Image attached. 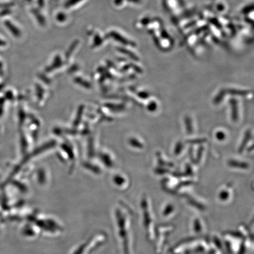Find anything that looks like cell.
I'll use <instances>...</instances> for the list:
<instances>
[{
  "label": "cell",
  "mask_w": 254,
  "mask_h": 254,
  "mask_svg": "<svg viewBox=\"0 0 254 254\" xmlns=\"http://www.w3.org/2000/svg\"><path fill=\"white\" fill-rule=\"evenodd\" d=\"M147 108L149 111H151V112H153V111L157 110V103L154 102V101H152V102L149 103Z\"/></svg>",
  "instance_id": "8"
},
{
  "label": "cell",
  "mask_w": 254,
  "mask_h": 254,
  "mask_svg": "<svg viewBox=\"0 0 254 254\" xmlns=\"http://www.w3.org/2000/svg\"><path fill=\"white\" fill-rule=\"evenodd\" d=\"M225 94H226V91L225 90H221L220 93L218 94L217 96L215 98L214 103L216 104H218L221 102V101L223 100L224 97L225 96Z\"/></svg>",
  "instance_id": "6"
},
{
  "label": "cell",
  "mask_w": 254,
  "mask_h": 254,
  "mask_svg": "<svg viewBox=\"0 0 254 254\" xmlns=\"http://www.w3.org/2000/svg\"><path fill=\"white\" fill-rule=\"evenodd\" d=\"M206 141L205 138H199L195 139H190V140L187 141L190 144H200V143L205 142Z\"/></svg>",
  "instance_id": "9"
},
{
  "label": "cell",
  "mask_w": 254,
  "mask_h": 254,
  "mask_svg": "<svg viewBox=\"0 0 254 254\" xmlns=\"http://www.w3.org/2000/svg\"><path fill=\"white\" fill-rule=\"evenodd\" d=\"M185 121L187 133L189 134H191L193 131L191 120H190L189 117H186Z\"/></svg>",
  "instance_id": "5"
},
{
  "label": "cell",
  "mask_w": 254,
  "mask_h": 254,
  "mask_svg": "<svg viewBox=\"0 0 254 254\" xmlns=\"http://www.w3.org/2000/svg\"><path fill=\"white\" fill-rule=\"evenodd\" d=\"M203 150H204V148H199V151H198V155H197V161H200V159H201V155H202V152H203Z\"/></svg>",
  "instance_id": "11"
},
{
  "label": "cell",
  "mask_w": 254,
  "mask_h": 254,
  "mask_svg": "<svg viewBox=\"0 0 254 254\" xmlns=\"http://www.w3.org/2000/svg\"><path fill=\"white\" fill-rule=\"evenodd\" d=\"M216 138L220 141L224 140L225 138V133L222 131H218L217 134H216Z\"/></svg>",
  "instance_id": "10"
},
{
  "label": "cell",
  "mask_w": 254,
  "mask_h": 254,
  "mask_svg": "<svg viewBox=\"0 0 254 254\" xmlns=\"http://www.w3.org/2000/svg\"><path fill=\"white\" fill-rule=\"evenodd\" d=\"M228 165L232 167L247 168L249 167V164L245 162H240L238 161L230 160L228 162Z\"/></svg>",
  "instance_id": "3"
},
{
  "label": "cell",
  "mask_w": 254,
  "mask_h": 254,
  "mask_svg": "<svg viewBox=\"0 0 254 254\" xmlns=\"http://www.w3.org/2000/svg\"><path fill=\"white\" fill-rule=\"evenodd\" d=\"M251 136H252V132H251V130H248L246 133L245 136H244L242 144H241L239 148V153H242L243 152L244 148H245L246 147L247 143L249 142V141L251 138Z\"/></svg>",
  "instance_id": "2"
},
{
  "label": "cell",
  "mask_w": 254,
  "mask_h": 254,
  "mask_svg": "<svg viewBox=\"0 0 254 254\" xmlns=\"http://www.w3.org/2000/svg\"><path fill=\"white\" fill-rule=\"evenodd\" d=\"M183 148V145L182 143L181 142H178L176 148H175V154H176V155L180 154L181 152L182 151Z\"/></svg>",
  "instance_id": "7"
},
{
  "label": "cell",
  "mask_w": 254,
  "mask_h": 254,
  "mask_svg": "<svg viewBox=\"0 0 254 254\" xmlns=\"http://www.w3.org/2000/svg\"><path fill=\"white\" fill-rule=\"evenodd\" d=\"M150 96V94H149L147 92H145V93H141V97L144 98H147Z\"/></svg>",
  "instance_id": "12"
},
{
  "label": "cell",
  "mask_w": 254,
  "mask_h": 254,
  "mask_svg": "<svg viewBox=\"0 0 254 254\" xmlns=\"http://www.w3.org/2000/svg\"><path fill=\"white\" fill-rule=\"evenodd\" d=\"M225 91H226V93H228L233 95H241V96H245V95H247L250 93L249 91L238 90H234V89H231V90Z\"/></svg>",
  "instance_id": "4"
},
{
  "label": "cell",
  "mask_w": 254,
  "mask_h": 254,
  "mask_svg": "<svg viewBox=\"0 0 254 254\" xmlns=\"http://www.w3.org/2000/svg\"><path fill=\"white\" fill-rule=\"evenodd\" d=\"M230 104L232 107V119L234 122H237L238 119V103L236 100L233 99L230 101Z\"/></svg>",
  "instance_id": "1"
}]
</instances>
